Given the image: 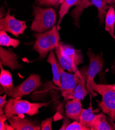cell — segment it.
Here are the masks:
<instances>
[{
  "instance_id": "9",
  "label": "cell",
  "mask_w": 115,
  "mask_h": 130,
  "mask_svg": "<svg viewBox=\"0 0 115 130\" xmlns=\"http://www.w3.org/2000/svg\"><path fill=\"white\" fill-rule=\"evenodd\" d=\"M21 115L13 116L8 118L10 124L16 130H40L41 126L36 122L25 118Z\"/></svg>"
},
{
  "instance_id": "4",
  "label": "cell",
  "mask_w": 115,
  "mask_h": 130,
  "mask_svg": "<svg viewBox=\"0 0 115 130\" xmlns=\"http://www.w3.org/2000/svg\"><path fill=\"white\" fill-rule=\"evenodd\" d=\"M95 92L102 96L98 106L103 113L115 121V84L112 85L98 84L94 85Z\"/></svg>"
},
{
  "instance_id": "10",
  "label": "cell",
  "mask_w": 115,
  "mask_h": 130,
  "mask_svg": "<svg viewBox=\"0 0 115 130\" xmlns=\"http://www.w3.org/2000/svg\"><path fill=\"white\" fill-rule=\"evenodd\" d=\"M65 107L68 117L74 121H79L83 110L81 100L75 98L68 100Z\"/></svg>"
},
{
  "instance_id": "22",
  "label": "cell",
  "mask_w": 115,
  "mask_h": 130,
  "mask_svg": "<svg viewBox=\"0 0 115 130\" xmlns=\"http://www.w3.org/2000/svg\"><path fill=\"white\" fill-rule=\"evenodd\" d=\"M91 2L93 5H95L98 8V17L99 19L100 23L102 24L105 21V16L107 14L106 10L108 9L110 6L108 5H103L102 0H91Z\"/></svg>"
},
{
  "instance_id": "5",
  "label": "cell",
  "mask_w": 115,
  "mask_h": 130,
  "mask_svg": "<svg viewBox=\"0 0 115 130\" xmlns=\"http://www.w3.org/2000/svg\"><path fill=\"white\" fill-rule=\"evenodd\" d=\"M58 67L60 73L61 86L60 87L61 94L65 101L71 99L73 91L81 81L83 77L87 74L88 68L84 67L80 71H77L73 74L66 73L58 62Z\"/></svg>"
},
{
  "instance_id": "16",
  "label": "cell",
  "mask_w": 115,
  "mask_h": 130,
  "mask_svg": "<svg viewBox=\"0 0 115 130\" xmlns=\"http://www.w3.org/2000/svg\"><path fill=\"white\" fill-rule=\"evenodd\" d=\"M62 48L63 53L71 59H72L76 66H79L83 62V56L81 51L75 49L69 45H63L62 44Z\"/></svg>"
},
{
  "instance_id": "12",
  "label": "cell",
  "mask_w": 115,
  "mask_h": 130,
  "mask_svg": "<svg viewBox=\"0 0 115 130\" xmlns=\"http://www.w3.org/2000/svg\"><path fill=\"white\" fill-rule=\"evenodd\" d=\"M0 58L3 66L10 68L11 70L19 69L22 67V66L18 63L17 56L14 53L2 47L0 48Z\"/></svg>"
},
{
  "instance_id": "34",
  "label": "cell",
  "mask_w": 115,
  "mask_h": 130,
  "mask_svg": "<svg viewBox=\"0 0 115 130\" xmlns=\"http://www.w3.org/2000/svg\"><path fill=\"white\" fill-rule=\"evenodd\" d=\"M112 3L113 4H115V0H112Z\"/></svg>"
},
{
  "instance_id": "3",
  "label": "cell",
  "mask_w": 115,
  "mask_h": 130,
  "mask_svg": "<svg viewBox=\"0 0 115 130\" xmlns=\"http://www.w3.org/2000/svg\"><path fill=\"white\" fill-rule=\"evenodd\" d=\"M34 19L31 26L32 31L42 33L54 27L56 22V14L51 8L33 6Z\"/></svg>"
},
{
  "instance_id": "6",
  "label": "cell",
  "mask_w": 115,
  "mask_h": 130,
  "mask_svg": "<svg viewBox=\"0 0 115 130\" xmlns=\"http://www.w3.org/2000/svg\"><path fill=\"white\" fill-rule=\"evenodd\" d=\"M88 56L90 61V64L88 68L87 72V80L86 88L88 92L91 96H96L97 94L94 90L95 82V78L97 74H98L103 68L104 61L101 54L95 55L91 50L89 49L87 53Z\"/></svg>"
},
{
  "instance_id": "30",
  "label": "cell",
  "mask_w": 115,
  "mask_h": 130,
  "mask_svg": "<svg viewBox=\"0 0 115 130\" xmlns=\"http://www.w3.org/2000/svg\"><path fill=\"white\" fill-rule=\"evenodd\" d=\"M103 5H106L108 4H110L112 3V0H102Z\"/></svg>"
},
{
  "instance_id": "33",
  "label": "cell",
  "mask_w": 115,
  "mask_h": 130,
  "mask_svg": "<svg viewBox=\"0 0 115 130\" xmlns=\"http://www.w3.org/2000/svg\"><path fill=\"white\" fill-rule=\"evenodd\" d=\"M113 71L115 72V64H114V67H113Z\"/></svg>"
},
{
  "instance_id": "29",
  "label": "cell",
  "mask_w": 115,
  "mask_h": 130,
  "mask_svg": "<svg viewBox=\"0 0 115 130\" xmlns=\"http://www.w3.org/2000/svg\"><path fill=\"white\" fill-rule=\"evenodd\" d=\"M7 94L5 93V94L4 96H0V107L3 108L6 104L7 103V101L6 100Z\"/></svg>"
},
{
  "instance_id": "28",
  "label": "cell",
  "mask_w": 115,
  "mask_h": 130,
  "mask_svg": "<svg viewBox=\"0 0 115 130\" xmlns=\"http://www.w3.org/2000/svg\"><path fill=\"white\" fill-rule=\"evenodd\" d=\"M68 117L65 118L64 119H63V124L62 126L60 128V130H62V129H66L67 127H68V126L70 124V121L68 119Z\"/></svg>"
},
{
  "instance_id": "17",
  "label": "cell",
  "mask_w": 115,
  "mask_h": 130,
  "mask_svg": "<svg viewBox=\"0 0 115 130\" xmlns=\"http://www.w3.org/2000/svg\"><path fill=\"white\" fill-rule=\"evenodd\" d=\"M96 117V115L94 114L92 106L90 105L88 109H83L79 122L89 130H91L92 126Z\"/></svg>"
},
{
  "instance_id": "32",
  "label": "cell",
  "mask_w": 115,
  "mask_h": 130,
  "mask_svg": "<svg viewBox=\"0 0 115 130\" xmlns=\"http://www.w3.org/2000/svg\"><path fill=\"white\" fill-rule=\"evenodd\" d=\"M108 121L109 123L110 124V125L113 127V129H115V123L113 122V120H112L111 119H110V120H108Z\"/></svg>"
},
{
  "instance_id": "8",
  "label": "cell",
  "mask_w": 115,
  "mask_h": 130,
  "mask_svg": "<svg viewBox=\"0 0 115 130\" xmlns=\"http://www.w3.org/2000/svg\"><path fill=\"white\" fill-rule=\"evenodd\" d=\"M42 85L41 78L37 74H31L28 78L20 85L14 87L12 97L21 98L29 94Z\"/></svg>"
},
{
  "instance_id": "19",
  "label": "cell",
  "mask_w": 115,
  "mask_h": 130,
  "mask_svg": "<svg viewBox=\"0 0 115 130\" xmlns=\"http://www.w3.org/2000/svg\"><path fill=\"white\" fill-rule=\"evenodd\" d=\"M92 5L90 0H81L80 4L76 6V7L72 10L71 15L73 18L74 23L76 28L79 27L80 18L83 10L89 6H91Z\"/></svg>"
},
{
  "instance_id": "20",
  "label": "cell",
  "mask_w": 115,
  "mask_h": 130,
  "mask_svg": "<svg viewBox=\"0 0 115 130\" xmlns=\"http://www.w3.org/2000/svg\"><path fill=\"white\" fill-rule=\"evenodd\" d=\"M86 80L87 74L83 77L80 83L75 87L70 99L75 98L83 100L84 99L88 93L86 88Z\"/></svg>"
},
{
  "instance_id": "31",
  "label": "cell",
  "mask_w": 115,
  "mask_h": 130,
  "mask_svg": "<svg viewBox=\"0 0 115 130\" xmlns=\"http://www.w3.org/2000/svg\"><path fill=\"white\" fill-rule=\"evenodd\" d=\"M5 125H6V129H7V130H14V129H15L14 128L12 127L10 124L8 125L6 123H5Z\"/></svg>"
},
{
  "instance_id": "2",
  "label": "cell",
  "mask_w": 115,
  "mask_h": 130,
  "mask_svg": "<svg viewBox=\"0 0 115 130\" xmlns=\"http://www.w3.org/2000/svg\"><path fill=\"white\" fill-rule=\"evenodd\" d=\"M49 103L50 102L30 103L28 101L21 100L20 98H12L7 101L3 109L7 118L23 114L33 116L39 113V108L47 107Z\"/></svg>"
},
{
  "instance_id": "11",
  "label": "cell",
  "mask_w": 115,
  "mask_h": 130,
  "mask_svg": "<svg viewBox=\"0 0 115 130\" xmlns=\"http://www.w3.org/2000/svg\"><path fill=\"white\" fill-rule=\"evenodd\" d=\"M62 44L60 42L58 46L55 49V52L59 63L63 70H66L71 73H74L78 71L77 66L72 59L63 53Z\"/></svg>"
},
{
  "instance_id": "15",
  "label": "cell",
  "mask_w": 115,
  "mask_h": 130,
  "mask_svg": "<svg viewBox=\"0 0 115 130\" xmlns=\"http://www.w3.org/2000/svg\"><path fill=\"white\" fill-rule=\"evenodd\" d=\"M47 62L51 64V67H52L53 83L59 88L61 87V84L60 73L57 64L58 61L56 59L53 51H51L50 53L48 58L47 59Z\"/></svg>"
},
{
  "instance_id": "24",
  "label": "cell",
  "mask_w": 115,
  "mask_h": 130,
  "mask_svg": "<svg viewBox=\"0 0 115 130\" xmlns=\"http://www.w3.org/2000/svg\"><path fill=\"white\" fill-rule=\"evenodd\" d=\"M63 0H36V2L42 6H58Z\"/></svg>"
},
{
  "instance_id": "14",
  "label": "cell",
  "mask_w": 115,
  "mask_h": 130,
  "mask_svg": "<svg viewBox=\"0 0 115 130\" xmlns=\"http://www.w3.org/2000/svg\"><path fill=\"white\" fill-rule=\"evenodd\" d=\"M105 23V30L109 33L115 41V9L113 6H110L107 11Z\"/></svg>"
},
{
  "instance_id": "21",
  "label": "cell",
  "mask_w": 115,
  "mask_h": 130,
  "mask_svg": "<svg viewBox=\"0 0 115 130\" xmlns=\"http://www.w3.org/2000/svg\"><path fill=\"white\" fill-rule=\"evenodd\" d=\"M81 0H63L61 3L59 11V19L57 23V27H59L63 17L67 13L69 9L73 6H78L80 4Z\"/></svg>"
},
{
  "instance_id": "25",
  "label": "cell",
  "mask_w": 115,
  "mask_h": 130,
  "mask_svg": "<svg viewBox=\"0 0 115 130\" xmlns=\"http://www.w3.org/2000/svg\"><path fill=\"white\" fill-rule=\"evenodd\" d=\"M66 130H89L88 128L84 126L79 121H74L70 123L67 127Z\"/></svg>"
},
{
  "instance_id": "23",
  "label": "cell",
  "mask_w": 115,
  "mask_h": 130,
  "mask_svg": "<svg viewBox=\"0 0 115 130\" xmlns=\"http://www.w3.org/2000/svg\"><path fill=\"white\" fill-rule=\"evenodd\" d=\"M20 44V41L17 39L12 38L9 36L5 31H0V45L7 47L17 48Z\"/></svg>"
},
{
  "instance_id": "13",
  "label": "cell",
  "mask_w": 115,
  "mask_h": 130,
  "mask_svg": "<svg viewBox=\"0 0 115 130\" xmlns=\"http://www.w3.org/2000/svg\"><path fill=\"white\" fill-rule=\"evenodd\" d=\"M1 74H0V84L2 87L4 92L9 96H12L14 88L12 82V76L10 73L3 69L2 63H0Z\"/></svg>"
},
{
  "instance_id": "35",
  "label": "cell",
  "mask_w": 115,
  "mask_h": 130,
  "mask_svg": "<svg viewBox=\"0 0 115 130\" xmlns=\"http://www.w3.org/2000/svg\"><path fill=\"white\" fill-rule=\"evenodd\" d=\"M113 6H114V8H115V4H113Z\"/></svg>"
},
{
  "instance_id": "1",
  "label": "cell",
  "mask_w": 115,
  "mask_h": 130,
  "mask_svg": "<svg viewBox=\"0 0 115 130\" xmlns=\"http://www.w3.org/2000/svg\"><path fill=\"white\" fill-rule=\"evenodd\" d=\"M36 41L33 49L39 55V60L46 57L48 53L56 49L59 43L60 37L57 26H54L51 30L44 32L34 34Z\"/></svg>"
},
{
  "instance_id": "27",
  "label": "cell",
  "mask_w": 115,
  "mask_h": 130,
  "mask_svg": "<svg viewBox=\"0 0 115 130\" xmlns=\"http://www.w3.org/2000/svg\"><path fill=\"white\" fill-rule=\"evenodd\" d=\"M7 119H8V118L5 114L0 115V129L1 130L6 129L5 121Z\"/></svg>"
},
{
  "instance_id": "7",
  "label": "cell",
  "mask_w": 115,
  "mask_h": 130,
  "mask_svg": "<svg viewBox=\"0 0 115 130\" xmlns=\"http://www.w3.org/2000/svg\"><path fill=\"white\" fill-rule=\"evenodd\" d=\"M10 10L6 16L0 20V30L11 33L18 37L19 35L23 34L27 28V24L24 21L17 19L14 15L9 14Z\"/></svg>"
},
{
  "instance_id": "26",
  "label": "cell",
  "mask_w": 115,
  "mask_h": 130,
  "mask_svg": "<svg viewBox=\"0 0 115 130\" xmlns=\"http://www.w3.org/2000/svg\"><path fill=\"white\" fill-rule=\"evenodd\" d=\"M53 121V117H50L43 120L41 124V129L42 130H52V123Z\"/></svg>"
},
{
  "instance_id": "18",
  "label": "cell",
  "mask_w": 115,
  "mask_h": 130,
  "mask_svg": "<svg viewBox=\"0 0 115 130\" xmlns=\"http://www.w3.org/2000/svg\"><path fill=\"white\" fill-rule=\"evenodd\" d=\"M113 127L107 120L104 113L97 115L93 123L91 130H112Z\"/></svg>"
}]
</instances>
